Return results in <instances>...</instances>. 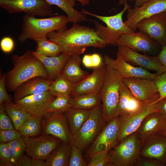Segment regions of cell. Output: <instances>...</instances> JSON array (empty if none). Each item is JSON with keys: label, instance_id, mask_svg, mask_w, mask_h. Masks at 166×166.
<instances>
[{"label": "cell", "instance_id": "7bdbcfd3", "mask_svg": "<svg viewBox=\"0 0 166 166\" xmlns=\"http://www.w3.org/2000/svg\"><path fill=\"white\" fill-rule=\"evenodd\" d=\"M22 136L18 130L15 129L0 130V142L7 143Z\"/></svg>", "mask_w": 166, "mask_h": 166}, {"label": "cell", "instance_id": "8992f818", "mask_svg": "<svg viewBox=\"0 0 166 166\" xmlns=\"http://www.w3.org/2000/svg\"><path fill=\"white\" fill-rule=\"evenodd\" d=\"M120 142L113 150L109 153V164L115 166H136L140 156L142 145L141 140L137 132Z\"/></svg>", "mask_w": 166, "mask_h": 166}, {"label": "cell", "instance_id": "5b68a950", "mask_svg": "<svg viewBox=\"0 0 166 166\" xmlns=\"http://www.w3.org/2000/svg\"><path fill=\"white\" fill-rule=\"evenodd\" d=\"M123 10L117 14L110 16H104L94 14L82 9L81 12L96 17L100 19L106 25L104 26L97 21H94L96 30L99 37L108 42L110 45H117V40L122 34L134 32L127 26L123 20L124 12L131 6L128 4L127 0L124 3Z\"/></svg>", "mask_w": 166, "mask_h": 166}, {"label": "cell", "instance_id": "1f68e13d", "mask_svg": "<svg viewBox=\"0 0 166 166\" xmlns=\"http://www.w3.org/2000/svg\"><path fill=\"white\" fill-rule=\"evenodd\" d=\"M36 49L34 51L41 55L47 57H55L59 55L61 52L58 44L53 41L44 37L36 42Z\"/></svg>", "mask_w": 166, "mask_h": 166}, {"label": "cell", "instance_id": "52a82bcc", "mask_svg": "<svg viewBox=\"0 0 166 166\" xmlns=\"http://www.w3.org/2000/svg\"><path fill=\"white\" fill-rule=\"evenodd\" d=\"M104 122L102 105L100 104L92 109L88 120L77 132L71 135L70 144L75 146L81 151L86 149L100 132Z\"/></svg>", "mask_w": 166, "mask_h": 166}, {"label": "cell", "instance_id": "4316f807", "mask_svg": "<svg viewBox=\"0 0 166 166\" xmlns=\"http://www.w3.org/2000/svg\"><path fill=\"white\" fill-rule=\"evenodd\" d=\"M71 145L62 142L54 149L46 160V166L69 165Z\"/></svg>", "mask_w": 166, "mask_h": 166}, {"label": "cell", "instance_id": "ab89813d", "mask_svg": "<svg viewBox=\"0 0 166 166\" xmlns=\"http://www.w3.org/2000/svg\"><path fill=\"white\" fill-rule=\"evenodd\" d=\"M0 166H14L7 143H0Z\"/></svg>", "mask_w": 166, "mask_h": 166}, {"label": "cell", "instance_id": "d6986e66", "mask_svg": "<svg viewBox=\"0 0 166 166\" xmlns=\"http://www.w3.org/2000/svg\"><path fill=\"white\" fill-rule=\"evenodd\" d=\"M93 69L91 74L73 84L71 96L100 92L105 78V65Z\"/></svg>", "mask_w": 166, "mask_h": 166}, {"label": "cell", "instance_id": "bcb514c9", "mask_svg": "<svg viewBox=\"0 0 166 166\" xmlns=\"http://www.w3.org/2000/svg\"><path fill=\"white\" fill-rule=\"evenodd\" d=\"M140 157L136 166H163L158 160L154 159Z\"/></svg>", "mask_w": 166, "mask_h": 166}, {"label": "cell", "instance_id": "4fadbf2b", "mask_svg": "<svg viewBox=\"0 0 166 166\" xmlns=\"http://www.w3.org/2000/svg\"><path fill=\"white\" fill-rule=\"evenodd\" d=\"M137 29L162 46L166 45V12L141 20L137 24Z\"/></svg>", "mask_w": 166, "mask_h": 166}, {"label": "cell", "instance_id": "603a6c76", "mask_svg": "<svg viewBox=\"0 0 166 166\" xmlns=\"http://www.w3.org/2000/svg\"><path fill=\"white\" fill-rule=\"evenodd\" d=\"M52 81L42 77L34 78L27 81L14 92V99L15 102L29 96L48 91Z\"/></svg>", "mask_w": 166, "mask_h": 166}, {"label": "cell", "instance_id": "8fae6325", "mask_svg": "<svg viewBox=\"0 0 166 166\" xmlns=\"http://www.w3.org/2000/svg\"><path fill=\"white\" fill-rule=\"evenodd\" d=\"M105 65L118 72L123 79L139 77L155 80L158 75L140 67L134 66L126 61L122 55L117 52L116 59H114L108 55L103 58Z\"/></svg>", "mask_w": 166, "mask_h": 166}, {"label": "cell", "instance_id": "60d3db41", "mask_svg": "<svg viewBox=\"0 0 166 166\" xmlns=\"http://www.w3.org/2000/svg\"><path fill=\"white\" fill-rule=\"evenodd\" d=\"M154 81L158 88L160 97L153 104L166 97V70L161 74L158 75Z\"/></svg>", "mask_w": 166, "mask_h": 166}, {"label": "cell", "instance_id": "9a60e30c", "mask_svg": "<svg viewBox=\"0 0 166 166\" xmlns=\"http://www.w3.org/2000/svg\"><path fill=\"white\" fill-rule=\"evenodd\" d=\"M159 97L146 101H141L136 98L123 82L120 91L119 105V115L122 116L133 115L143 110L149 105L154 104Z\"/></svg>", "mask_w": 166, "mask_h": 166}, {"label": "cell", "instance_id": "db71d44e", "mask_svg": "<svg viewBox=\"0 0 166 166\" xmlns=\"http://www.w3.org/2000/svg\"><path fill=\"white\" fill-rule=\"evenodd\" d=\"M160 133L166 136V123Z\"/></svg>", "mask_w": 166, "mask_h": 166}, {"label": "cell", "instance_id": "836d02e7", "mask_svg": "<svg viewBox=\"0 0 166 166\" xmlns=\"http://www.w3.org/2000/svg\"><path fill=\"white\" fill-rule=\"evenodd\" d=\"M70 96L62 95L55 97L47 106L45 111L49 113H67L72 108Z\"/></svg>", "mask_w": 166, "mask_h": 166}, {"label": "cell", "instance_id": "ee69618b", "mask_svg": "<svg viewBox=\"0 0 166 166\" xmlns=\"http://www.w3.org/2000/svg\"><path fill=\"white\" fill-rule=\"evenodd\" d=\"M6 74L0 75V105L6 101H11V99L6 89Z\"/></svg>", "mask_w": 166, "mask_h": 166}, {"label": "cell", "instance_id": "f35d334b", "mask_svg": "<svg viewBox=\"0 0 166 166\" xmlns=\"http://www.w3.org/2000/svg\"><path fill=\"white\" fill-rule=\"evenodd\" d=\"M82 61L85 67L93 69L99 67L104 64L101 57L97 53L85 55Z\"/></svg>", "mask_w": 166, "mask_h": 166}, {"label": "cell", "instance_id": "44dd1931", "mask_svg": "<svg viewBox=\"0 0 166 166\" xmlns=\"http://www.w3.org/2000/svg\"><path fill=\"white\" fill-rule=\"evenodd\" d=\"M55 97L47 91L26 97L15 102L32 115L43 117L47 114L45 109Z\"/></svg>", "mask_w": 166, "mask_h": 166}, {"label": "cell", "instance_id": "277c9868", "mask_svg": "<svg viewBox=\"0 0 166 166\" xmlns=\"http://www.w3.org/2000/svg\"><path fill=\"white\" fill-rule=\"evenodd\" d=\"M123 80L118 72L105 65V78L100 92L105 121L108 122L119 116L120 88Z\"/></svg>", "mask_w": 166, "mask_h": 166}, {"label": "cell", "instance_id": "7a4b0ae2", "mask_svg": "<svg viewBox=\"0 0 166 166\" xmlns=\"http://www.w3.org/2000/svg\"><path fill=\"white\" fill-rule=\"evenodd\" d=\"M11 60L13 68L6 74V78L9 91L15 92L23 84L34 78L49 79L46 68L33 51L27 50L21 55H13Z\"/></svg>", "mask_w": 166, "mask_h": 166}, {"label": "cell", "instance_id": "83f0119b", "mask_svg": "<svg viewBox=\"0 0 166 166\" xmlns=\"http://www.w3.org/2000/svg\"><path fill=\"white\" fill-rule=\"evenodd\" d=\"M50 5L56 6L67 14L69 22L77 23L85 21V15L75 9V0H45Z\"/></svg>", "mask_w": 166, "mask_h": 166}, {"label": "cell", "instance_id": "681fc988", "mask_svg": "<svg viewBox=\"0 0 166 166\" xmlns=\"http://www.w3.org/2000/svg\"><path fill=\"white\" fill-rule=\"evenodd\" d=\"M157 57L160 63L166 68V45L162 46V49Z\"/></svg>", "mask_w": 166, "mask_h": 166}, {"label": "cell", "instance_id": "f546056e", "mask_svg": "<svg viewBox=\"0 0 166 166\" xmlns=\"http://www.w3.org/2000/svg\"><path fill=\"white\" fill-rule=\"evenodd\" d=\"M92 109H82L72 107L67 113L71 135L77 132L88 120Z\"/></svg>", "mask_w": 166, "mask_h": 166}, {"label": "cell", "instance_id": "6da1fadb", "mask_svg": "<svg viewBox=\"0 0 166 166\" xmlns=\"http://www.w3.org/2000/svg\"><path fill=\"white\" fill-rule=\"evenodd\" d=\"M47 37L58 44L61 53L71 55H80L87 47L103 48L109 45L99 37L96 30L77 23L69 29L51 32Z\"/></svg>", "mask_w": 166, "mask_h": 166}, {"label": "cell", "instance_id": "e575fe53", "mask_svg": "<svg viewBox=\"0 0 166 166\" xmlns=\"http://www.w3.org/2000/svg\"><path fill=\"white\" fill-rule=\"evenodd\" d=\"M10 152L12 160L16 166L19 159L25 151L26 146L24 137H21L7 143Z\"/></svg>", "mask_w": 166, "mask_h": 166}, {"label": "cell", "instance_id": "7402d4cb", "mask_svg": "<svg viewBox=\"0 0 166 166\" xmlns=\"http://www.w3.org/2000/svg\"><path fill=\"white\" fill-rule=\"evenodd\" d=\"M157 112V103L150 105L135 114L121 117L118 140L122 139L136 132L144 119L149 114Z\"/></svg>", "mask_w": 166, "mask_h": 166}, {"label": "cell", "instance_id": "f907efd6", "mask_svg": "<svg viewBox=\"0 0 166 166\" xmlns=\"http://www.w3.org/2000/svg\"><path fill=\"white\" fill-rule=\"evenodd\" d=\"M32 166H46L45 161L44 160L33 159Z\"/></svg>", "mask_w": 166, "mask_h": 166}, {"label": "cell", "instance_id": "f1b7e54d", "mask_svg": "<svg viewBox=\"0 0 166 166\" xmlns=\"http://www.w3.org/2000/svg\"><path fill=\"white\" fill-rule=\"evenodd\" d=\"M100 92L71 96L70 103L72 107L80 109H91L101 102Z\"/></svg>", "mask_w": 166, "mask_h": 166}, {"label": "cell", "instance_id": "f5cc1de1", "mask_svg": "<svg viewBox=\"0 0 166 166\" xmlns=\"http://www.w3.org/2000/svg\"><path fill=\"white\" fill-rule=\"evenodd\" d=\"M79 2L83 6L86 5L89 3V0H75Z\"/></svg>", "mask_w": 166, "mask_h": 166}, {"label": "cell", "instance_id": "ac0fdd59", "mask_svg": "<svg viewBox=\"0 0 166 166\" xmlns=\"http://www.w3.org/2000/svg\"><path fill=\"white\" fill-rule=\"evenodd\" d=\"M42 134L50 135L60 139L62 142L70 144L71 134L66 117L63 113L48 114Z\"/></svg>", "mask_w": 166, "mask_h": 166}, {"label": "cell", "instance_id": "74e56055", "mask_svg": "<svg viewBox=\"0 0 166 166\" xmlns=\"http://www.w3.org/2000/svg\"><path fill=\"white\" fill-rule=\"evenodd\" d=\"M87 166H103L109 162L108 152L104 151L96 153L90 157Z\"/></svg>", "mask_w": 166, "mask_h": 166}, {"label": "cell", "instance_id": "9f6ffc18", "mask_svg": "<svg viewBox=\"0 0 166 166\" xmlns=\"http://www.w3.org/2000/svg\"><path fill=\"white\" fill-rule=\"evenodd\" d=\"M129 1H134V0H129Z\"/></svg>", "mask_w": 166, "mask_h": 166}, {"label": "cell", "instance_id": "ba28073f", "mask_svg": "<svg viewBox=\"0 0 166 166\" xmlns=\"http://www.w3.org/2000/svg\"><path fill=\"white\" fill-rule=\"evenodd\" d=\"M0 7L9 14L24 12L31 16L56 15L45 0H0Z\"/></svg>", "mask_w": 166, "mask_h": 166}, {"label": "cell", "instance_id": "5bb4252c", "mask_svg": "<svg viewBox=\"0 0 166 166\" xmlns=\"http://www.w3.org/2000/svg\"><path fill=\"white\" fill-rule=\"evenodd\" d=\"M157 44L147 34L139 31L122 34L117 45L125 46L137 52L152 54L156 50Z\"/></svg>", "mask_w": 166, "mask_h": 166}, {"label": "cell", "instance_id": "b9f144b4", "mask_svg": "<svg viewBox=\"0 0 166 166\" xmlns=\"http://www.w3.org/2000/svg\"><path fill=\"white\" fill-rule=\"evenodd\" d=\"M12 122L2 105H0V130L14 129Z\"/></svg>", "mask_w": 166, "mask_h": 166}, {"label": "cell", "instance_id": "484cf974", "mask_svg": "<svg viewBox=\"0 0 166 166\" xmlns=\"http://www.w3.org/2000/svg\"><path fill=\"white\" fill-rule=\"evenodd\" d=\"M81 63L79 55H72L61 73L73 84L82 81L89 74L81 69Z\"/></svg>", "mask_w": 166, "mask_h": 166}, {"label": "cell", "instance_id": "cb8c5ba5", "mask_svg": "<svg viewBox=\"0 0 166 166\" xmlns=\"http://www.w3.org/2000/svg\"><path fill=\"white\" fill-rule=\"evenodd\" d=\"M166 123V120L157 112L148 115L136 131L142 142L149 136L160 133Z\"/></svg>", "mask_w": 166, "mask_h": 166}, {"label": "cell", "instance_id": "11a10c76", "mask_svg": "<svg viewBox=\"0 0 166 166\" xmlns=\"http://www.w3.org/2000/svg\"><path fill=\"white\" fill-rule=\"evenodd\" d=\"M125 0H119L118 4L119 5H123L124 4V2Z\"/></svg>", "mask_w": 166, "mask_h": 166}, {"label": "cell", "instance_id": "30bf717a", "mask_svg": "<svg viewBox=\"0 0 166 166\" xmlns=\"http://www.w3.org/2000/svg\"><path fill=\"white\" fill-rule=\"evenodd\" d=\"M121 117L118 116L108 121L102 128L90 146L89 151L90 157L98 153L108 152L119 141L118 134Z\"/></svg>", "mask_w": 166, "mask_h": 166}, {"label": "cell", "instance_id": "8d00e7d4", "mask_svg": "<svg viewBox=\"0 0 166 166\" xmlns=\"http://www.w3.org/2000/svg\"><path fill=\"white\" fill-rule=\"evenodd\" d=\"M81 150L75 145L71 146L69 166H86L87 164L82 157Z\"/></svg>", "mask_w": 166, "mask_h": 166}, {"label": "cell", "instance_id": "6f0895ef", "mask_svg": "<svg viewBox=\"0 0 166 166\" xmlns=\"http://www.w3.org/2000/svg\"></svg>", "mask_w": 166, "mask_h": 166}, {"label": "cell", "instance_id": "ffe728a7", "mask_svg": "<svg viewBox=\"0 0 166 166\" xmlns=\"http://www.w3.org/2000/svg\"><path fill=\"white\" fill-rule=\"evenodd\" d=\"M123 82L133 95L141 101H146L159 97L157 86L154 80L139 77L123 79Z\"/></svg>", "mask_w": 166, "mask_h": 166}, {"label": "cell", "instance_id": "c3c4849f", "mask_svg": "<svg viewBox=\"0 0 166 166\" xmlns=\"http://www.w3.org/2000/svg\"><path fill=\"white\" fill-rule=\"evenodd\" d=\"M157 112L166 120V97L157 103Z\"/></svg>", "mask_w": 166, "mask_h": 166}, {"label": "cell", "instance_id": "7dc6e473", "mask_svg": "<svg viewBox=\"0 0 166 166\" xmlns=\"http://www.w3.org/2000/svg\"><path fill=\"white\" fill-rule=\"evenodd\" d=\"M33 158L23 154L18 160L16 166H32Z\"/></svg>", "mask_w": 166, "mask_h": 166}, {"label": "cell", "instance_id": "d6a6232c", "mask_svg": "<svg viewBox=\"0 0 166 166\" xmlns=\"http://www.w3.org/2000/svg\"><path fill=\"white\" fill-rule=\"evenodd\" d=\"M42 117L34 115H31L19 130L21 136L33 137L39 135L42 130Z\"/></svg>", "mask_w": 166, "mask_h": 166}, {"label": "cell", "instance_id": "7c38bea8", "mask_svg": "<svg viewBox=\"0 0 166 166\" xmlns=\"http://www.w3.org/2000/svg\"><path fill=\"white\" fill-rule=\"evenodd\" d=\"M125 25L133 31L137 30L138 23L141 20L157 14L166 12V0H152L139 7L127 10Z\"/></svg>", "mask_w": 166, "mask_h": 166}, {"label": "cell", "instance_id": "9c48e42d", "mask_svg": "<svg viewBox=\"0 0 166 166\" xmlns=\"http://www.w3.org/2000/svg\"><path fill=\"white\" fill-rule=\"evenodd\" d=\"M26 155L33 159L46 160L52 152L62 142L53 136L43 134L38 136L24 137Z\"/></svg>", "mask_w": 166, "mask_h": 166}, {"label": "cell", "instance_id": "d4e9b609", "mask_svg": "<svg viewBox=\"0 0 166 166\" xmlns=\"http://www.w3.org/2000/svg\"><path fill=\"white\" fill-rule=\"evenodd\" d=\"M34 55L42 63L47 70L49 79L53 80L60 73L72 55L61 53L55 57H47L33 51Z\"/></svg>", "mask_w": 166, "mask_h": 166}, {"label": "cell", "instance_id": "e0dca14e", "mask_svg": "<svg viewBox=\"0 0 166 166\" xmlns=\"http://www.w3.org/2000/svg\"><path fill=\"white\" fill-rule=\"evenodd\" d=\"M140 156L155 159L166 165V136L160 133L147 137L142 144Z\"/></svg>", "mask_w": 166, "mask_h": 166}, {"label": "cell", "instance_id": "2e32d148", "mask_svg": "<svg viewBox=\"0 0 166 166\" xmlns=\"http://www.w3.org/2000/svg\"><path fill=\"white\" fill-rule=\"evenodd\" d=\"M118 50L126 61L134 66L153 70L158 75L161 74L166 70L160 63L157 56L142 54L123 46H118Z\"/></svg>", "mask_w": 166, "mask_h": 166}, {"label": "cell", "instance_id": "f6af8a7d", "mask_svg": "<svg viewBox=\"0 0 166 166\" xmlns=\"http://www.w3.org/2000/svg\"><path fill=\"white\" fill-rule=\"evenodd\" d=\"M14 43L13 39L8 36L3 38L1 40L0 46L2 51L4 53H8L13 50Z\"/></svg>", "mask_w": 166, "mask_h": 166}, {"label": "cell", "instance_id": "3957f363", "mask_svg": "<svg viewBox=\"0 0 166 166\" xmlns=\"http://www.w3.org/2000/svg\"><path fill=\"white\" fill-rule=\"evenodd\" d=\"M68 22L67 16L63 15L39 18L26 14L23 18L18 40L22 43L28 39L36 42L51 32L66 29Z\"/></svg>", "mask_w": 166, "mask_h": 166}, {"label": "cell", "instance_id": "d590c367", "mask_svg": "<svg viewBox=\"0 0 166 166\" xmlns=\"http://www.w3.org/2000/svg\"><path fill=\"white\" fill-rule=\"evenodd\" d=\"M3 105L9 117L13 116L18 118L23 124L32 115L21 106L12 101L5 102Z\"/></svg>", "mask_w": 166, "mask_h": 166}, {"label": "cell", "instance_id": "816d5d0a", "mask_svg": "<svg viewBox=\"0 0 166 166\" xmlns=\"http://www.w3.org/2000/svg\"><path fill=\"white\" fill-rule=\"evenodd\" d=\"M152 0H134L135 1L134 7H139L141 6L144 3Z\"/></svg>", "mask_w": 166, "mask_h": 166}, {"label": "cell", "instance_id": "4dcf8cb0", "mask_svg": "<svg viewBox=\"0 0 166 166\" xmlns=\"http://www.w3.org/2000/svg\"><path fill=\"white\" fill-rule=\"evenodd\" d=\"M73 84L61 73L53 81L49 90L54 97L66 95L71 96Z\"/></svg>", "mask_w": 166, "mask_h": 166}]
</instances>
